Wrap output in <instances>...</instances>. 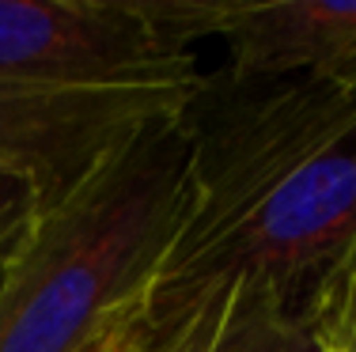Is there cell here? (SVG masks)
<instances>
[{
  "mask_svg": "<svg viewBox=\"0 0 356 352\" xmlns=\"http://www.w3.org/2000/svg\"><path fill=\"white\" fill-rule=\"evenodd\" d=\"M193 197L140 315L167 349L235 284L288 303L356 235V61L318 76L205 80L186 114Z\"/></svg>",
  "mask_w": 356,
  "mask_h": 352,
  "instance_id": "6da1fadb",
  "label": "cell"
},
{
  "mask_svg": "<svg viewBox=\"0 0 356 352\" xmlns=\"http://www.w3.org/2000/svg\"><path fill=\"white\" fill-rule=\"evenodd\" d=\"M205 80L148 0H0V163L57 208Z\"/></svg>",
  "mask_w": 356,
  "mask_h": 352,
  "instance_id": "7a4b0ae2",
  "label": "cell"
},
{
  "mask_svg": "<svg viewBox=\"0 0 356 352\" xmlns=\"http://www.w3.org/2000/svg\"><path fill=\"white\" fill-rule=\"evenodd\" d=\"M193 197L190 121L156 125L42 216L0 284V352H106L140 326Z\"/></svg>",
  "mask_w": 356,
  "mask_h": 352,
  "instance_id": "3957f363",
  "label": "cell"
},
{
  "mask_svg": "<svg viewBox=\"0 0 356 352\" xmlns=\"http://www.w3.org/2000/svg\"><path fill=\"white\" fill-rule=\"evenodd\" d=\"M232 80L318 76L356 61V0H220Z\"/></svg>",
  "mask_w": 356,
  "mask_h": 352,
  "instance_id": "277c9868",
  "label": "cell"
},
{
  "mask_svg": "<svg viewBox=\"0 0 356 352\" xmlns=\"http://www.w3.org/2000/svg\"><path fill=\"white\" fill-rule=\"evenodd\" d=\"M159 352V349H152ZM167 352H330L303 307L266 284H235Z\"/></svg>",
  "mask_w": 356,
  "mask_h": 352,
  "instance_id": "5b68a950",
  "label": "cell"
},
{
  "mask_svg": "<svg viewBox=\"0 0 356 352\" xmlns=\"http://www.w3.org/2000/svg\"><path fill=\"white\" fill-rule=\"evenodd\" d=\"M296 307L311 315L330 352H356V235L303 288Z\"/></svg>",
  "mask_w": 356,
  "mask_h": 352,
  "instance_id": "8992f818",
  "label": "cell"
},
{
  "mask_svg": "<svg viewBox=\"0 0 356 352\" xmlns=\"http://www.w3.org/2000/svg\"><path fill=\"white\" fill-rule=\"evenodd\" d=\"M46 197L31 174L0 163V262L12 265L35 239L42 216H46Z\"/></svg>",
  "mask_w": 356,
  "mask_h": 352,
  "instance_id": "52a82bcc",
  "label": "cell"
},
{
  "mask_svg": "<svg viewBox=\"0 0 356 352\" xmlns=\"http://www.w3.org/2000/svg\"><path fill=\"white\" fill-rule=\"evenodd\" d=\"M118 352H152L148 341H144V333H140V326H133V330L125 333V341L118 345Z\"/></svg>",
  "mask_w": 356,
  "mask_h": 352,
  "instance_id": "ba28073f",
  "label": "cell"
},
{
  "mask_svg": "<svg viewBox=\"0 0 356 352\" xmlns=\"http://www.w3.org/2000/svg\"><path fill=\"white\" fill-rule=\"evenodd\" d=\"M4 276H8V262H0V284H4Z\"/></svg>",
  "mask_w": 356,
  "mask_h": 352,
  "instance_id": "9c48e42d",
  "label": "cell"
},
{
  "mask_svg": "<svg viewBox=\"0 0 356 352\" xmlns=\"http://www.w3.org/2000/svg\"><path fill=\"white\" fill-rule=\"evenodd\" d=\"M159 352H167V349H159Z\"/></svg>",
  "mask_w": 356,
  "mask_h": 352,
  "instance_id": "30bf717a",
  "label": "cell"
}]
</instances>
